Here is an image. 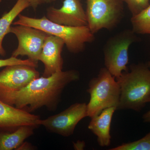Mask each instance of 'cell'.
Wrapping results in <instances>:
<instances>
[{
  "instance_id": "cell-1",
  "label": "cell",
  "mask_w": 150,
  "mask_h": 150,
  "mask_svg": "<svg viewBox=\"0 0 150 150\" xmlns=\"http://www.w3.org/2000/svg\"><path fill=\"white\" fill-rule=\"evenodd\" d=\"M79 79V73L76 70L62 71L50 76L35 79L19 91L0 96V100L30 112L43 107L54 111L65 88Z\"/></svg>"
},
{
  "instance_id": "cell-2",
  "label": "cell",
  "mask_w": 150,
  "mask_h": 150,
  "mask_svg": "<svg viewBox=\"0 0 150 150\" xmlns=\"http://www.w3.org/2000/svg\"><path fill=\"white\" fill-rule=\"evenodd\" d=\"M116 80L121 90L117 110L140 112L150 103V68L147 64L131 65Z\"/></svg>"
},
{
  "instance_id": "cell-3",
  "label": "cell",
  "mask_w": 150,
  "mask_h": 150,
  "mask_svg": "<svg viewBox=\"0 0 150 150\" xmlns=\"http://www.w3.org/2000/svg\"><path fill=\"white\" fill-rule=\"evenodd\" d=\"M18 19L13 25H23L37 28L50 35L62 38L68 51L72 54L83 52L86 43L95 40L94 34L87 25L71 26L57 24L51 21L46 16L34 18L19 15Z\"/></svg>"
},
{
  "instance_id": "cell-4",
  "label": "cell",
  "mask_w": 150,
  "mask_h": 150,
  "mask_svg": "<svg viewBox=\"0 0 150 150\" xmlns=\"http://www.w3.org/2000/svg\"><path fill=\"white\" fill-rule=\"evenodd\" d=\"M87 92L90 96L87 104L88 117L98 115L109 107H115L117 110L121 95L120 86L105 67L100 69L97 76L90 81Z\"/></svg>"
},
{
  "instance_id": "cell-5",
  "label": "cell",
  "mask_w": 150,
  "mask_h": 150,
  "mask_svg": "<svg viewBox=\"0 0 150 150\" xmlns=\"http://www.w3.org/2000/svg\"><path fill=\"white\" fill-rule=\"evenodd\" d=\"M124 0H86L87 26L94 34L116 27L124 15Z\"/></svg>"
},
{
  "instance_id": "cell-6",
  "label": "cell",
  "mask_w": 150,
  "mask_h": 150,
  "mask_svg": "<svg viewBox=\"0 0 150 150\" xmlns=\"http://www.w3.org/2000/svg\"><path fill=\"white\" fill-rule=\"evenodd\" d=\"M136 34L132 30H125L110 38L105 44V66L116 79L129 69V49L138 40Z\"/></svg>"
},
{
  "instance_id": "cell-7",
  "label": "cell",
  "mask_w": 150,
  "mask_h": 150,
  "mask_svg": "<svg viewBox=\"0 0 150 150\" xmlns=\"http://www.w3.org/2000/svg\"><path fill=\"white\" fill-rule=\"evenodd\" d=\"M86 117H88L86 103H76L58 114L40 119L39 125L52 133L69 137L74 134L78 123Z\"/></svg>"
},
{
  "instance_id": "cell-8",
  "label": "cell",
  "mask_w": 150,
  "mask_h": 150,
  "mask_svg": "<svg viewBox=\"0 0 150 150\" xmlns=\"http://www.w3.org/2000/svg\"><path fill=\"white\" fill-rule=\"evenodd\" d=\"M11 26L9 33L15 35L18 46L11 56H27L28 59L38 64V58L46 38L49 34L40 30L23 25Z\"/></svg>"
},
{
  "instance_id": "cell-9",
  "label": "cell",
  "mask_w": 150,
  "mask_h": 150,
  "mask_svg": "<svg viewBox=\"0 0 150 150\" xmlns=\"http://www.w3.org/2000/svg\"><path fill=\"white\" fill-rule=\"evenodd\" d=\"M36 68L23 64L5 67L0 72V96L19 91L39 77Z\"/></svg>"
},
{
  "instance_id": "cell-10",
  "label": "cell",
  "mask_w": 150,
  "mask_h": 150,
  "mask_svg": "<svg viewBox=\"0 0 150 150\" xmlns=\"http://www.w3.org/2000/svg\"><path fill=\"white\" fill-rule=\"evenodd\" d=\"M46 16L57 24L71 26L87 25L86 15L81 0H64L60 8H48Z\"/></svg>"
},
{
  "instance_id": "cell-11",
  "label": "cell",
  "mask_w": 150,
  "mask_h": 150,
  "mask_svg": "<svg viewBox=\"0 0 150 150\" xmlns=\"http://www.w3.org/2000/svg\"><path fill=\"white\" fill-rule=\"evenodd\" d=\"M40 119L26 110L19 109L0 100V131H13L23 126L37 128Z\"/></svg>"
},
{
  "instance_id": "cell-12",
  "label": "cell",
  "mask_w": 150,
  "mask_h": 150,
  "mask_svg": "<svg viewBox=\"0 0 150 150\" xmlns=\"http://www.w3.org/2000/svg\"><path fill=\"white\" fill-rule=\"evenodd\" d=\"M65 45L64 40L60 38L50 34L46 38L38 58L44 66L43 76L47 77L63 71L64 60L62 53Z\"/></svg>"
},
{
  "instance_id": "cell-13",
  "label": "cell",
  "mask_w": 150,
  "mask_h": 150,
  "mask_svg": "<svg viewBox=\"0 0 150 150\" xmlns=\"http://www.w3.org/2000/svg\"><path fill=\"white\" fill-rule=\"evenodd\" d=\"M116 110L115 107L108 108L103 110L98 115L91 118L88 129L96 136L100 146L107 147L110 144L111 121Z\"/></svg>"
},
{
  "instance_id": "cell-14",
  "label": "cell",
  "mask_w": 150,
  "mask_h": 150,
  "mask_svg": "<svg viewBox=\"0 0 150 150\" xmlns=\"http://www.w3.org/2000/svg\"><path fill=\"white\" fill-rule=\"evenodd\" d=\"M35 129L33 126H23L13 131H0V150H16L33 135Z\"/></svg>"
},
{
  "instance_id": "cell-15",
  "label": "cell",
  "mask_w": 150,
  "mask_h": 150,
  "mask_svg": "<svg viewBox=\"0 0 150 150\" xmlns=\"http://www.w3.org/2000/svg\"><path fill=\"white\" fill-rule=\"evenodd\" d=\"M30 7L29 0H17L10 10L0 18V56L4 57L6 51L3 46L4 38L9 33L10 29L16 17L25 9Z\"/></svg>"
},
{
  "instance_id": "cell-16",
  "label": "cell",
  "mask_w": 150,
  "mask_h": 150,
  "mask_svg": "<svg viewBox=\"0 0 150 150\" xmlns=\"http://www.w3.org/2000/svg\"><path fill=\"white\" fill-rule=\"evenodd\" d=\"M131 22L132 30L136 34H150V3L139 13L132 16Z\"/></svg>"
},
{
  "instance_id": "cell-17",
  "label": "cell",
  "mask_w": 150,
  "mask_h": 150,
  "mask_svg": "<svg viewBox=\"0 0 150 150\" xmlns=\"http://www.w3.org/2000/svg\"><path fill=\"white\" fill-rule=\"evenodd\" d=\"M110 150H150V131L145 137L134 142L123 143Z\"/></svg>"
},
{
  "instance_id": "cell-18",
  "label": "cell",
  "mask_w": 150,
  "mask_h": 150,
  "mask_svg": "<svg viewBox=\"0 0 150 150\" xmlns=\"http://www.w3.org/2000/svg\"><path fill=\"white\" fill-rule=\"evenodd\" d=\"M132 16L141 12L149 5L150 0H124Z\"/></svg>"
},
{
  "instance_id": "cell-19",
  "label": "cell",
  "mask_w": 150,
  "mask_h": 150,
  "mask_svg": "<svg viewBox=\"0 0 150 150\" xmlns=\"http://www.w3.org/2000/svg\"><path fill=\"white\" fill-rule=\"evenodd\" d=\"M23 64L32 66L37 68L38 64L32 62L29 59H23L11 56L10 58L4 59H0V68L5 67L11 65Z\"/></svg>"
},
{
  "instance_id": "cell-20",
  "label": "cell",
  "mask_w": 150,
  "mask_h": 150,
  "mask_svg": "<svg viewBox=\"0 0 150 150\" xmlns=\"http://www.w3.org/2000/svg\"><path fill=\"white\" fill-rule=\"evenodd\" d=\"M56 0H29L30 7L35 10L39 6L49 4L55 1Z\"/></svg>"
},
{
  "instance_id": "cell-21",
  "label": "cell",
  "mask_w": 150,
  "mask_h": 150,
  "mask_svg": "<svg viewBox=\"0 0 150 150\" xmlns=\"http://www.w3.org/2000/svg\"><path fill=\"white\" fill-rule=\"evenodd\" d=\"M35 147L30 143L27 142H24L16 150H34Z\"/></svg>"
},
{
  "instance_id": "cell-22",
  "label": "cell",
  "mask_w": 150,
  "mask_h": 150,
  "mask_svg": "<svg viewBox=\"0 0 150 150\" xmlns=\"http://www.w3.org/2000/svg\"><path fill=\"white\" fill-rule=\"evenodd\" d=\"M73 147L75 150H81L85 147V142L84 141H78L76 142H73Z\"/></svg>"
},
{
  "instance_id": "cell-23",
  "label": "cell",
  "mask_w": 150,
  "mask_h": 150,
  "mask_svg": "<svg viewBox=\"0 0 150 150\" xmlns=\"http://www.w3.org/2000/svg\"><path fill=\"white\" fill-rule=\"evenodd\" d=\"M143 119L144 122L150 123V110L144 114Z\"/></svg>"
},
{
  "instance_id": "cell-24",
  "label": "cell",
  "mask_w": 150,
  "mask_h": 150,
  "mask_svg": "<svg viewBox=\"0 0 150 150\" xmlns=\"http://www.w3.org/2000/svg\"><path fill=\"white\" fill-rule=\"evenodd\" d=\"M147 64L148 66H149V68H150V61H149V62H148V63Z\"/></svg>"
},
{
  "instance_id": "cell-25",
  "label": "cell",
  "mask_w": 150,
  "mask_h": 150,
  "mask_svg": "<svg viewBox=\"0 0 150 150\" xmlns=\"http://www.w3.org/2000/svg\"><path fill=\"white\" fill-rule=\"evenodd\" d=\"M2 1V0H0V3H1V2Z\"/></svg>"
}]
</instances>
